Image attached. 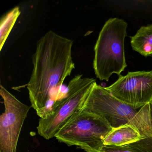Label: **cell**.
Wrapping results in <instances>:
<instances>
[{"label": "cell", "instance_id": "obj_1", "mask_svg": "<svg viewBox=\"0 0 152 152\" xmlns=\"http://www.w3.org/2000/svg\"><path fill=\"white\" fill-rule=\"evenodd\" d=\"M73 41L49 31L37 42L33 69L26 85L31 106L37 112L48 106L53 89L61 86L75 68L72 56Z\"/></svg>", "mask_w": 152, "mask_h": 152}, {"label": "cell", "instance_id": "obj_2", "mask_svg": "<svg viewBox=\"0 0 152 152\" xmlns=\"http://www.w3.org/2000/svg\"><path fill=\"white\" fill-rule=\"evenodd\" d=\"M128 24L123 19L111 18L99 32L94 48L93 68L100 80L108 81L113 74L120 76L127 67L124 41Z\"/></svg>", "mask_w": 152, "mask_h": 152}, {"label": "cell", "instance_id": "obj_3", "mask_svg": "<svg viewBox=\"0 0 152 152\" xmlns=\"http://www.w3.org/2000/svg\"><path fill=\"white\" fill-rule=\"evenodd\" d=\"M96 80L93 78L76 75L69 83L64 97L54 102L46 119L40 118L37 129L40 136L46 140L56 134L82 111L86 100Z\"/></svg>", "mask_w": 152, "mask_h": 152}, {"label": "cell", "instance_id": "obj_4", "mask_svg": "<svg viewBox=\"0 0 152 152\" xmlns=\"http://www.w3.org/2000/svg\"><path fill=\"white\" fill-rule=\"evenodd\" d=\"M113 128L101 116L83 112L66 124L55 137L68 146H75L86 152H99Z\"/></svg>", "mask_w": 152, "mask_h": 152}, {"label": "cell", "instance_id": "obj_5", "mask_svg": "<svg viewBox=\"0 0 152 152\" xmlns=\"http://www.w3.org/2000/svg\"><path fill=\"white\" fill-rule=\"evenodd\" d=\"M138 111L114 96L106 89L94 84L83 112L91 113L105 119L113 129L128 124Z\"/></svg>", "mask_w": 152, "mask_h": 152}, {"label": "cell", "instance_id": "obj_6", "mask_svg": "<svg viewBox=\"0 0 152 152\" xmlns=\"http://www.w3.org/2000/svg\"><path fill=\"white\" fill-rule=\"evenodd\" d=\"M5 111L0 116V152H17L19 135L31 106L19 101L1 85Z\"/></svg>", "mask_w": 152, "mask_h": 152}, {"label": "cell", "instance_id": "obj_7", "mask_svg": "<svg viewBox=\"0 0 152 152\" xmlns=\"http://www.w3.org/2000/svg\"><path fill=\"white\" fill-rule=\"evenodd\" d=\"M105 88L113 96L135 109L141 108L152 99V71L129 72Z\"/></svg>", "mask_w": 152, "mask_h": 152}, {"label": "cell", "instance_id": "obj_8", "mask_svg": "<svg viewBox=\"0 0 152 152\" xmlns=\"http://www.w3.org/2000/svg\"><path fill=\"white\" fill-rule=\"evenodd\" d=\"M128 124L134 127L140 135L138 140L126 146L137 152H152V104L142 107Z\"/></svg>", "mask_w": 152, "mask_h": 152}, {"label": "cell", "instance_id": "obj_9", "mask_svg": "<svg viewBox=\"0 0 152 152\" xmlns=\"http://www.w3.org/2000/svg\"><path fill=\"white\" fill-rule=\"evenodd\" d=\"M140 135L137 131L129 124L113 130L104 140V145L124 146L138 140Z\"/></svg>", "mask_w": 152, "mask_h": 152}, {"label": "cell", "instance_id": "obj_10", "mask_svg": "<svg viewBox=\"0 0 152 152\" xmlns=\"http://www.w3.org/2000/svg\"><path fill=\"white\" fill-rule=\"evenodd\" d=\"M130 39L134 51L145 57L152 56V24L141 26Z\"/></svg>", "mask_w": 152, "mask_h": 152}, {"label": "cell", "instance_id": "obj_11", "mask_svg": "<svg viewBox=\"0 0 152 152\" xmlns=\"http://www.w3.org/2000/svg\"><path fill=\"white\" fill-rule=\"evenodd\" d=\"M21 14L18 7H16L3 16L0 22V51L5 44L13 26Z\"/></svg>", "mask_w": 152, "mask_h": 152}, {"label": "cell", "instance_id": "obj_12", "mask_svg": "<svg viewBox=\"0 0 152 152\" xmlns=\"http://www.w3.org/2000/svg\"><path fill=\"white\" fill-rule=\"evenodd\" d=\"M99 152H137L126 146L104 145Z\"/></svg>", "mask_w": 152, "mask_h": 152}, {"label": "cell", "instance_id": "obj_13", "mask_svg": "<svg viewBox=\"0 0 152 152\" xmlns=\"http://www.w3.org/2000/svg\"><path fill=\"white\" fill-rule=\"evenodd\" d=\"M150 102H151V103H152V100H151V101H150Z\"/></svg>", "mask_w": 152, "mask_h": 152}]
</instances>
